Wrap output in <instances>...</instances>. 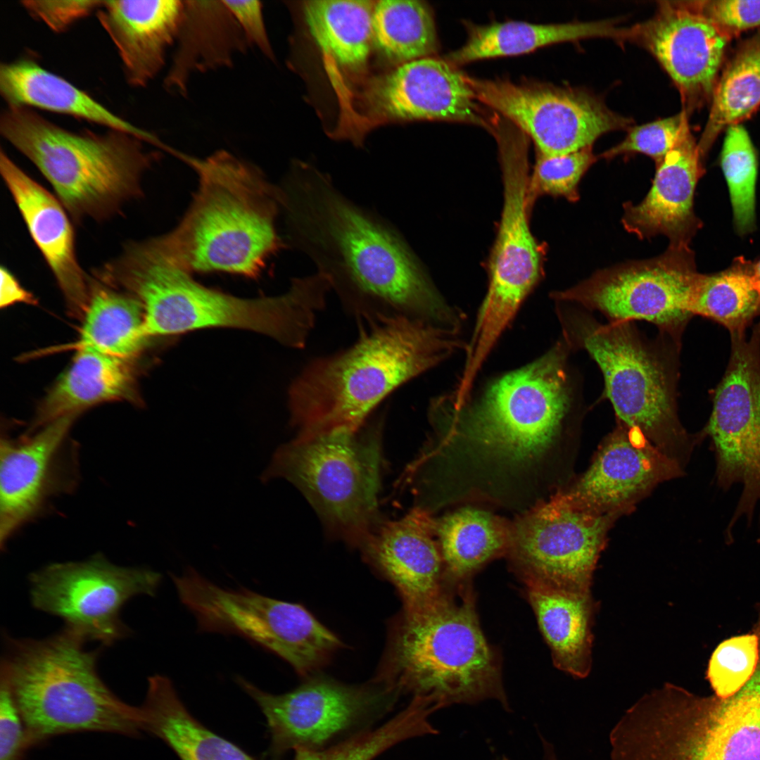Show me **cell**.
<instances>
[{"mask_svg": "<svg viewBox=\"0 0 760 760\" xmlns=\"http://www.w3.org/2000/svg\"><path fill=\"white\" fill-rule=\"evenodd\" d=\"M700 274L688 246H669L656 258L599 270L552 297L598 311L612 322H649L680 348L693 317L690 307Z\"/></svg>", "mask_w": 760, "mask_h": 760, "instance_id": "obj_13", "label": "cell"}, {"mask_svg": "<svg viewBox=\"0 0 760 760\" xmlns=\"http://www.w3.org/2000/svg\"><path fill=\"white\" fill-rule=\"evenodd\" d=\"M0 172L32 238L56 278L70 315L82 319L89 300L90 278L77 261L74 229L65 207L2 148Z\"/></svg>", "mask_w": 760, "mask_h": 760, "instance_id": "obj_24", "label": "cell"}, {"mask_svg": "<svg viewBox=\"0 0 760 760\" xmlns=\"http://www.w3.org/2000/svg\"><path fill=\"white\" fill-rule=\"evenodd\" d=\"M365 428L295 438L277 449L260 476L263 483L275 478L292 483L331 533L359 546L382 522L380 428Z\"/></svg>", "mask_w": 760, "mask_h": 760, "instance_id": "obj_9", "label": "cell"}, {"mask_svg": "<svg viewBox=\"0 0 760 760\" xmlns=\"http://www.w3.org/2000/svg\"><path fill=\"white\" fill-rule=\"evenodd\" d=\"M279 186L287 246L312 261L356 318H445L420 260L388 220L346 196L329 175L305 163H293Z\"/></svg>", "mask_w": 760, "mask_h": 760, "instance_id": "obj_1", "label": "cell"}, {"mask_svg": "<svg viewBox=\"0 0 760 760\" xmlns=\"http://www.w3.org/2000/svg\"><path fill=\"white\" fill-rule=\"evenodd\" d=\"M721 164L729 189L735 224L739 232L745 234L754 224L757 160L750 137L742 125L726 129Z\"/></svg>", "mask_w": 760, "mask_h": 760, "instance_id": "obj_39", "label": "cell"}, {"mask_svg": "<svg viewBox=\"0 0 760 760\" xmlns=\"http://www.w3.org/2000/svg\"><path fill=\"white\" fill-rule=\"evenodd\" d=\"M0 94L7 107L64 114L129 134L160 148L165 146L153 134L118 116L84 91L31 59L1 64Z\"/></svg>", "mask_w": 760, "mask_h": 760, "instance_id": "obj_28", "label": "cell"}, {"mask_svg": "<svg viewBox=\"0 0 760 760\" xmlns=\"http://www.w3.org/2000/svg\"><path fill=\"white\" fill-rule=\"evenodd\" d=\"M752 267L741 258L722 272L701 274L691 303L692 315L718 323L730 335L746 333L760 318V293Z\"/></svg>", "mask_w": 760, "mask_h": 760, "instance_id": "obj_37", "label": "cell"}, {"mask_svg": "<svg viewBox=\"0 0 760 760\" xmlns=\"http://www.w3.org/2000/svg\"><path fill=\"white\" fill-rule=\"evenodd\" d=\"M526 593L554 665L574 678L588 676L597 609L591 590L534 585L526 586Z\"/></svg>", "mask_w": 760, "mask_h": 760, "instance_id": "obj_30", "label": "cell"}, {"mask_svg": "<svg viewBox=\"0 0 760 760\" xmlns=\"http://www.w3.org/2000/svg\"><path fill=\"white\" fill-rule=\"evenodd\" d=\"M682 464L639 431L621 424L600 447L586 471L565 493L583 508L622 513L666 479L680 476Z\"/></svg>", "mask_w": 760, "mask_h": 760, "instance_id": "obj_21", "label": "cell"}, {"mask_svg": "<svg viewBox=\"0 0 760 760\" xmlns=\"http://www.w3.org/2000/svg\"><path fill=\"white\" fill-rule=\"evenodd\" d=\"M376 1L319 0L303 3L308 28L326 54L348 69L363 66L373 39Z\"/></svg>", "mask_w": 760, "mask_h": 760, "instance_id": "obj_34", "label": "cell"}, {"mask_svg": "<svg viewBox=\"0 0 760 760\" xmlns=\"http://www.w3.org/2000/svg\"><path fill=\"white\" fill-rule=\"evenodd\" d=\"M0 132L38 168L77 222L107 220L141 197L142 177L159 157L129 134L71 132L27 108L7 107Z\"/></svg>", "mask_w": 760, "mask_h": 760, "instance_id": "obj_6", "label": "cell"}, {"mask_svg": "<svg viewBox=\"0 0 760 760\" xmlns=\"http://www.w3.org/2000/svg\"><path fill=\"white\" fill-rule=\"evenodd\" d=\"M372 26L376 44L393 60L406 63L427 57L437 48L432 13L421 1H376Z\"/></svg>", "mask_w": 760, "mask_h": 760, "instance_id": "obj_38", "label": "cell"}, {"mask_svg": "<svg viewBox=\"0 0 760 760\" xmlns=\"http://www.w3.org/2000/svg\"><path fill=\"white\" fill-rule=\"evenodd\" d=\"M436 532L447 574L457 584L470 582L484 564L508 549L511 538L498 519L472 508L448 515Z\"/></svg>", "mask_w": 760, "mask_h": 760, "instance_id": "obj_35", "label": "cell"}, {"mask_svg": "<svg viewBox=\"0 0 760 760\" xmlns=\"http://www.w3.org/2000/svg\"><path fill=\"white\" fill-rule=\"evenodd\" d=\"M678 89L685 110L711 101L730 39L702 11L698 1H662L654 15L628 29Z\"/></svg>", "mask_w": 760, "mask_h": 760, "instance_id": "obj_20", "label": "cell"}, {"mask_svg": "<svg viewBox=\"0 0 760 760\" xmlns=\"http://www.w3.org/2000/svg\"><path fill=\"white\" fill-rule=\"evenodd\" d=\"M759 660V639L752 631L723 640L713 652L707 676L716 695L726 699L751 678Z\"/></svg>", "mask_w": 760, "mask_h": 760, "instance_id": "obj_42", "label": "cell"}, {"mask_svg": "<svg viewBox=\"0 0 760 760\" xmlns=\"http://www.w3.org/2000/svg\"><path fill=\"white\" fill-rule=\"evenodd\" d=\"M597 160L592 146L576 152L547 156L538 153L528 184V201L532 208L540 196L563 197L570 201L579 198L578 183Z\"/></svg>", "mask_w": 760, "mask_h": 760, "instance_id": "obj_41", "label": "cell"}, {"mask_svg": "<svg viewBox=\"0 0 760 760\" xmlns=\"http://www.w3.org/2000/svg\"><path fill=\"white\" fill-rule=\"evenodd\" d=\"M197 175L185 214L156 236L167 258L189 272L253 278L288 247L277 229L280 189L253 163L226 150L198 158L176 155Z\"/></svg>", "mask_w": 760, "mask_h": 760, "instance_id": "obj_4", "label": "cell"}, {"mask_svg": "<svg viewBox=\"0 0 760 760\" xmlns=\"http://www.w3.org/2000/svg\"><path fill=\"white\" fill-rule=\"evenodd\" d=\"M566 350L557 344L502 376L469 412L471 436L515 460L540 454L557 434L570 404Z\"/></svg>", "mask_w": 760, "mask_h": 760, "instance_id": "obj_12", "label": "cell"}, {"mask_svg": "<svg viewBox=\"0 0 760 760\" xmlns=\"http://www.w3.org/2000/svg\"><path fill=\"white\" fill-rule=\"evenodd\" d=\"M369 101L378 115L486 125L467 77L448 61L424 57L406 62L377 80Z\"/></svg>", "mask_w": 760, "mask_h": 760, "instance_id": "obj_23", "label": "cell"}, {"mask_svg": "<svg viewBox=\"0 0 760 760\" xmlns=\"http://www.w3.org/2000/svg\"><path fill=\"white\" fill-rule=\"evenodd\" d=\"M688 114L683 110L673 116L635 126L623 140L601 156L610 159L622 154L642 153L658 164L690 130Z\"/></svg>", "mask_w": 760, "mask_h": 760, "instance_id": "obj_43", "label": "cell"}, {"mask_svg": "<svg viewBox=\"0 0 760 760\" xmlns=\"http://www.w3.org/2000/svg\"><path fill=\"white\" fill-rule=\"evenodd\" d=\"M704 14L730 39L742 32L760 27V1H698Z\"/></svg>", "mask_w": 760, "mask_h": 760, "instance_id": "obj_44", "label": "cell"}, {"mask_svg": "<svg viewBox=\"0 0 760 760\" xmlns=\"http://www.w3.org/2000/svg\"><path fill=\"white\" fill-rule=\"evenodd\" d=\"M752 277L755 285L760 293V260L753 265Z\"/></svg>", "mask_w": 760, "mask_h": 760, "instance_id": "obj_50", "label": "cell"}, {"mask_svg": "<svg viewBox=\"0 0 760 760\" xmlns=\"http://www.w3.org/2000/svg\"><path fill=\"white\" fill-rule=\"evenodd\" d=\"M498 760H507V759H506V758H505V757H502V758H500V759H498Z\"/></svg>", "mask_w": 760, "mask_h": 760, "instance_id": "obj_51", "label": "cell"}, {"mask_svg": "<svg viewBox=\"0 0 760 760\" xmlns=\"http://www.w3.org/2000/svg\"><path fill=\"white\" fill-rule=\"evenodd\" d=\"M0 305L7 307L15 303L35 304L34 296L25 290L14 275L4 266H1Z\"/></svg>", "mask_w": 760, "mask_h": 760, "instance_id": "obj_48", "label": "cell"}, {"mask_svg": "<svg viewBox=\"0 0 760 760\" xmlns=\"http://www.w3.org/2000/svg\"><path fill=\"white\" fill-rule=\"evenodd\" d=\"M132 361L91 348L78 349L68 369L40 403L28 433L100 403H139Z\"/></svg>", "mask_w": 760, "mask_h": 760, "instance_id": "obj_29", "label": "cell"}, {"mask_svg": "<svg viewBox=\"0 0 760 760\" xmlns=\"http://www.w3.org/2000/svg\"><path fill=\"white\" fill-rule=\"evenodd\" d=\"M357 321L354 343L310 361L291 384L289 409L296 438L359 431L391 393L461 347L425 320L376 315Z\"/></svg>", "mask_w": 760, "mask_h": 760, "instance_id": "obj_2", "label": "cell"}, {"mask_svg": "<svg viewBox=\"0 0 760 760\" xmlns=\"http://www.w3.org/2000/svg\"><path fill=\"white\" fill-rule=\"evenodd\" d=\"M568 343L585 349L600 367L605 394L621 424L641 432L681 464L701 441L677 414V369L642 338L633 322L602 324L574 312L563 317Z\"/></svg>", "mask_w": 760, "mask_h": 760, "instance_id": "obj_8", "label": "cell"}, {"mask_svg": "<svg viewBox=\"0 0 760 760\" xmlns=\"http://www.w3.org/2000/svg\"><path fill=\"white\" fill-rule=\"evenodd\" d=\"M503 204L488 262L489 284L478 315L480 325L500 333L540 279L543 248L531 229L526 146L500 138Z\"/></svg>", "mask_w": 760, "mask_h": 760, "instance_id": "obj_17", "label": "cell"}, {"mask_svg": "<svg viewBox=\"0 0 760 760\" xmlns=\"http://www.w3.org/2000/svg\"><path fill=\"white\" fill-rule=\"evenodd\" d=\"M26 728L8 683L1 676L0 760H23L30 749Z\"/></svg>", "mask_w": 760, "mask_h": 760, "instance_id": "obj_45", "label": "cell"}, {"mask_svg": "<svg viewBox=\"0 0 760 760\" xmlns=\"http://www.w3.org/2000/svg\"><path fill=\"white\" fill-rule=\"evenodd\" d=\"M626 28L614 20L566 23L533 24L522 21L471 25L466 43L450 53L448 61L464 64L476 60L514 56L545 46L578 40L608 37L623 40Z\"/></svg>", "mask_w": 760, "mask_h": 760, "instance_id": "obj_32", "label": "cell"}, {"mask_svg": "<svg viewBox=\"0 0 760 760\" xmlns=\"http://www.w3.org/2000/svg\"><path fill=\"white\" fill-rule=\"evenodd\" d=\"M64 629L51 638L10 640L1 676L11 690L30 748L59 735L104 732L137 736L138 707L118 698L96 671L99 650Z\"/></svg>", "mask_w": 760, "mask_h": 760, "instance_id": "obj_5", "label": "cell"}, {"mask_svg": "<svg viewBox=\"0 0 760 760\" xmlns=\"http://www.w3.org/2000/svg\"><path fill=\"white\" fill-rule=\"evenodd\" d=\"M183 4L163 87L186 96L195 75L231 68L251 46L223 0H183Z\"/></svg>", "mask_w": 760, "mask_h": 760, "instance_id": "obj_27", "label": "cell"}, {"mask_svg": "<svg viewBox=\"0 0 760 760\" xmlns=\"http://www.w3.org/2000/svg\"><path fill=\"white\" fill-rule=\"evenodd\" d=\"M76 349L91 348L119 358L134 360L148 337L144 329V312L130 294L90 278L89 300L83 316Z\"/></svg>", "mask_w": 760, "mask_h": 760, "instance_id": "obj_33", "label": "cell"}, {"mask_svg": "<svg viewBox=\"0 0 760 760\" xmlns=\"http://www.w3.org/2000/svg\"><path fill=\"white\" fill-rule=\"evenodd\" d=\"M467 79L476 99L516 124L544 156L578 151L592 146L602 135L631 124V119L613 112L584 90Z\"/></svg>", "mask_w": 760, "mask_h": 760, "instance_id": "obj_16", "label": "cell"}, {"mask_svg": "<svg viewBox=\"0 0 760 760\" xmlns=\"http://www.w3.org/2000/svg\"><path fill=\"white\" fill-rule=\"evenodd\" d=\"M77 415L53 421L0 445V542L3 547L38 517L53 497L73 490L78 479L77 445L69 431Z\"/></svg>", "mask_w": 760, "mask_h": 760, "instance_id": "obj_19", "label": "cell"}, {"mask_svg": "<svg viewBox=\"0 0 760 760\" xmlns=\"http://www.w3.org/2000/svg\"><path fill=\"white\" fill-rule=\"evenodd\" d=\"M417 733L412 715L400 711L381 726L327 749H296L293 760H372L396 744L415 737Z\"/></svg>", "mask_w": 760, "mask_h": 760, "instance_id": "obj_40", "label": "cell"}, {"mask_svg": "<svg viewBox=\"0 0 760 760\" xmlns=\"http://www.w3.org/2000/svg\"><path fill=\"white\" fill-rule=\"evenodd\" d=\"M160 574L116 566L101 555L87 561L53 564L30 576L31 600L39 610L61 618L65 629L85 642L110 645L128 629L122 606L139 595H156Z\"/></svg>", "mask_w": 760, "mask_h": 760, "instance_id": "obj_15", "label": "cell"}, {"mask_svg": "<svg viewBox=\"0 0 760 760\" xmlns=\"http://www.w3.org/2000/svg\"><path fill=\"white\" fill-rule=\"evenodd\" d=\"M183 6V0L103 1L97 18L117 49L129 85L146 87L165 67Z\"/></svg>", "mask_w": 760, "mask_h": 760, "instance_id": "obj_26", "label": "cell"}, {"mask_svg": "<svg viewBox=\"0 0 760 760\" xmlns=\"http://www.w3.org/2000/svg\"><path fill=\"white\" fill-rule=\"evenodd\" d=\"M711 412L699 431L709 438L715 457V484L724 491L740 484L742 491L725 531L742 518L752 524L757 507L760 523V326L730 336V354L725 372L711 390ZM760 542V537L758 539Z\"/></svg>", "mask_w": 760, "mask_h": 760, "instance_id": "obj_11", "label": "cell"}, {"mask_svg": "<svg viewBox=\"0 0 760 760\" xmlns=\"http://www.w3.org/2000/svg\"><path fill=\"white\" fill-rule=\"evenodd\" d=\"M710 102L697 144L701 158L721 132L741 124L760 106V31L737 47L719 75Z\"/></svg>", "mask_w": 760, "mask_h": 760, "instance_id": "obj_36", "label": "cell"}, {"mask_svg": "<svg viewBox=\"0 0 760 760\" xmlns=\"http://www.w3.org/2000/svg\"><path fill=\"white\" fill-rule=\"evenodd\" d=\"M236 680L266 718L274 757L290 749H319L379 709L386 695L393 692L387 687L377 690L315 678L274 695L241 676Z\"/></svg>", "mask_w": 760, "mask_h": 760, "instance_id": "obj_18", "label": "cell"}, {"mask_svg": "<svg viewBox=\"0 0 760 760\" xmlns=\"http://www.w3.org/2000/svg\"><path fill=\"white\" fill-rule=\"evenodd\" d=\"M98 0H27L23 7L32 16L43 22L51 30L61 32L77 21L89 15L101 6Z\"/></svg>", "mask_w": 760, "mask_h": 760, "instance_id": "obj_46", "label": "cell"}, {"mask_svg": "<svg viewBox=\"0 0 760 760\" xmlns=\"http://www.w3.org/2000/svg\"><path fill=\"white\" fill-rule=\"evenodd\" d=\"M621 513H598L565 493L536 507L517 524L507 550L526 586L591 590L608 531Z\"/></svg>", "mask_w": 760, "mask_h": 760, "instance_id": "obj_14", "label": "cell"}, {"mask_svg": "<svg viewBox=\"0 0 760 760\" xmlns=\"http://www.w3.org/2000/svg\"><path fill=\"white\" fill-rule=\"evenodd\" d=\"M697 144L690 129L657 165L651 189L639 203L623 205L622 223L640 239L667 236L669 246H688L698 221L693 198L703 174Z\"/></svg>", "mask_w": 760, "mask_h": 760, "instance_id": "obj_25", "label": "cell"}, {"mask_svg": "<svg viewBox=\"0 0 760 760\" xmlns=\"http://www.w3.org/2000/svg\"><path fill=\"white\" fill-rule=\"evenodd\" d=\"M384 677L390 689L440 709L489 699L509 709L500 659L481 628L471 582L431 609L404 613Z\"/></svg>", "mask_w": 760, "mask_h": 760, "instance_id": "obj_7", "label": "cell"}, {"mask_svg": "<svg viewBox=\"0 0 760 760\" xmlns=\"http://www.w3.org/2000/svg\"><path fill=\"white\" fill-rule=\"evenodd\" d=\"M171 578L199 631L241 636L279 657L300 675L320 666L341 645L336 635L299 604L245 588L221 587L191 567Z\"/></svg>", "mask_w": 760, "mask_h": 760, "instance_id": "obj_10", "label": "cell"}, {"mask_svg": "<svg viewBox=\"0 0 760 760\" xmlns=\"http://www.w3.org/2000/svg\"><path fill=\"white\" fill-rule=\"evenodd\" d=\"M541 740L544 752V760H559L552 744L543 737H541Z\"/></svg>", "mask_w": 760, "mask_h": 760, "instance_id": "obj_49", "label": "cell"}, {"mask_svg": "<svg viewBox=\"0 0 760 760\" xmlns=\"http://www.w3.org/2000/svg\"><path fill=\"white\" fill-rule=\"evenodd\" d=\"M102 273L108 284L139 301L148 338L230 327L302 348L329 293L327 281L314 273L293 278L287 291L279 296H234L198 283L167 257L155 237L127 243Z\"/></svg>", "mask_w": 760, "mask_h": 760, "instance_id": "obj_3", "label": "cell"}, {"mask_svg": "<svg viewBox=\"0 0 760 760\" xmlns=\"http://www.w3.org/2000/svg\"><path fill=\"white\" fill-rule=\"evenodd\" d=\"M232 13L251 47L257 49L269 60L274 54L268 37L260 0H223Z\"/></svg>", "mask_w": 760, "mask_h": 760, "instance_id": "obj_47", "label": "cell"}, {"mask_svg": "<svg viewBox=\"0 0 760 760\" xmlns=\"http://www.w3.org/2000/svg\"><path fill=\"white\" fill-rule=\"evenodd\" d=\"M139 711L141 731L161 739L181 760H255L196 720L165 676L148 678L146 696Z\"/></svg>", "mask_w": 760, "mask_h": 760, "instance_id": "obj_31", "label": "cell"}, {"mask_svg": "<svg viewBox=\"0 0 760 760\" xmlns=\"http://www.w3.org/2000/svg\"><path fill=\"white\" fill-rule=\"evenodd\" d=\"M436 530L428 514L416 508L399 520L382 521L361 546L397 588L406 614L436 606L459 585L447 574Z\"/></svg>", "mask_w": 760, "mask_h": 760, "instance_id": "obj_22", "label": "cell"}]
</instances>
